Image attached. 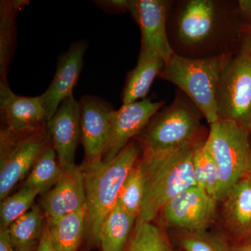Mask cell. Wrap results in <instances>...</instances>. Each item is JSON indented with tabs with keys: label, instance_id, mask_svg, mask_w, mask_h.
Segmentation results:
<instances>
[{
	"label": "cell",
	"instance_id": "6da1fadb",
	"mask_svg": "<svg viewBox=\"0 0 251 251\" xmlns=\"http://www.w3.org/2000/svg\"><path fill=\"white\" fill-rule=\"evenodd\" d=\"M244 27L237 1H172L168 34L177 55L189 58L232 55L240 49Z\"/></svg>",
	"mask_w": 251,
	"mask_h": 251
},
{
	"label": "cell",
	"instance_id": "7a4b0ae2",
	"mask_svg": "<svg viewBox=\"0 0 251 251\" xmlns=\"http://www.w3.org/2000/svg\"><path fill=\"white\" fill-rule=\"evenodd\" d=\"M141 153L135 138L110 161H84L81 165L86 194L84 238L90 244L99 246L102 226L116 205L122 186Z\"/></svg>",
	"mask_w": 251,
	"mask_h": 251
},
{
	"label": "cell",
	"instance_id": "3957f363",
	"mask_svg": "<svg viewBox=\"0 0 251 251\" xmlns=\"http://www.w3.org/2000/svg\"><path fill=\"white\" fill-rule=\"evenodd\" d=\"M198 145L161 152H142L137 164L143 177L144 196L138 219L152 222L173 198L197 186L193 158Z\"/></svg>",
	"mask_w": 251,
	"mask_h": 251
},
{
	"label": "cell",
	"instance_id": "277c9868",
	"mask_svg": "<svg viewBox=\"0 0 251 251\" xmlns=\"http://www.w3.org/2000/svg\"><path fill=\"white\" fill-rule=\"evenodd\" d=\"M202 114L178 90L173 103L155 114L136 139L143 153L170 151L198 145L207 139Z\"/></svg>",
	"mask_w": 251,
	"mask_h": 251
},
{
	"label": "cell",
	"instance_id": "5b68a950",
	"mask_svg": "<svg viewBox=\"0 0 251 251\" xmlns=\"http://www.w3.org/2000/svg\"><path fill=\"white\" fill-rule=\"evenodd\" d=\"M230 56L189 58L174 54L165 62L158 77L176 85L211 125L219 120L216 92L221 74Z\"/></svg>",
	"mask_w": 251,
	"mask_h": 251
},
{
	"label": "cell",
	"instance_id": "8992f818",
	"mask_svg": "<svg viewBox=\"0 0 251 251\" xmlns=\"http://www.w3.org/2000/svg\"><path fill=\"white\" fill-rule=\"evenodd\" d=\"M251 130L229 120L210 125L206 142L219 173L217 202L251 173Z\"/></svg>",
	"mask_w": 251,
	"mask_h": 251
},
{
	"label": "cell",
	"instance_id": "52a82bcc",
	"mask_svg": "<svg viewBox=\"0 0 251 251\" xmlns=\"http://www.w3.org/2000/svg\"><path fill=\"white\" fill-rule=\"evenodd\" d=\"M219 120L239 124L251 131V56L239 50L227 59L216 92Z\"/></svg>",
	"mask_w": 251,
	"mask_h": 251
},
{
	"label": "cell",
	"instance_id": "ba28073f",
	"mask_svg": "<svg viewBox=\"0 0 251 251\" xmlns=\"http://www.w3.org/2000/svg\"><path fill=\"white\" fill-rule=\"evenodd\" d=\"M51 144L46 125L34 133L0 132V200L4 201L24 179L44 149Z\"/></svg>",
	"mask_w": 251,
	"mask_h": 251
},
{
	"label": "cell",
	"instance_id": "9c48e42d",
	"mask_svg": "<svg viewBox=\"0 0 251 251\" xmlns=\"http://www.w3.org/2000/svg\"><path fill=\"white\" fill-rule=\"evenodd\" d=\"M217 202L198 186L185 190L162 209L161 221L166 227L181 231L207 229L215 217Z\"/></svg>",
	"mask_w": 251,
	"mask_h": 251
},
{
	"label": "cell",
	"instance_id": "30bf717a",
	"mask_svg": "<svg viewBox=\"0 0 251 251\" xmlns=\"http://www.w3.org/2000/svg\"><path fill=\"white\" fill-rule=\"evenodd\" d=\"M163 101L145 99L134 103L123 104L111 115L110 137L102 161L115 158L133 140L141 134L153 115L164 105Z\"/></svg>",
	"mask_w": 251,
	"mask_h": 251
},
{
	"label": "cell",
	"instance_id": "8fae6325",
	"mask_svg": "<svg viewBox=\"0 0 251 251\" xmlns=\"http://www.w3.org/2000/svg\"><path fill=\"white\" fill-rule=\"evenodd\" d=\"M172 1L132 0L129 12L141 32V49L151 51L167 62L174 54L168 34Z\"/></svg>",
	"mask_w": 251,
	"mask_h": 251
},
{
	"label": "cell",
	"instance_id": "7c38bea8",
	"mask_svg": "<svg viewBox=\"0 0 251 251\" xmlns=\"http://www.w3.org/2000/svg\"><path fill=\"white\" fill-rule=\"evenodd\" d=\"M81 140L86 162L101 161L108 143L114 109L99 97L85 95L80 99Z\"/></svg>",
	"mask_w": 251,
	"mask_h": 251
},
{
	"label": "cell",
	"instance_id": "4fadbf2b",
	"mask_svg": "<svg viewBox=\"0 0 251 251\" xmlns=\"http://www.w3.org/2000/svg\"><path fill=\"white\" fill-rule=\"evenodd\" d=\"M46 127L63 171L74 168L81 132L80 104L74 95L61 103Z\"/></svg>",
	"mask_w": 251,
	"mask_h": 251
},
{
	"label": "cell",
	"instance_id": "5bb4252c",
	"mask_svg": "<svg viewBox=\"0 0 251 251\" xmlns=\"http://www.w3.org/2000/svg\"><path fill=\"white\" fill-rule=\"evenodd\" d=\"M0 112L1 129L16 135L34 133L48 121L40 97L18 96L9 85H0Z\"/></svg>",
	"mask_w": 251,
	"mask_h": 251
},
{
	"label": "cell",
	"instance_id": "9a60e30c",
	"mask_svg": "<svg viewBox=\"0 0 251 251\" xmlns=\"http://www.w3.org/2000/svg\"><path fill=\"white\" fill-rule=\"evenodd\" d=\"M87 49V41H75L59 57L52 82L47 90L39 96L48 121L53 117L61 103L73 95L82 72L84 54Z\"/></svg>",
	"mask_w": 251,
	"mask_h": 251
},
{
	"label": "cell",
	"instance_id": "2e32d148",
	"mask_svg": "<svg viewBox=\"0 0 251 251\" xmlns=\"http://www.w3.org/2000/svg\"><path fill=\"white\" fill-rule=\"evenodd\" d=\"M85 179L81 166L63 171L53 187L43 195L41 207L46 220L58 219L85 207Z\"/></svg>",
	"mask_w": 251,
	"mask_h": 251
},
{
	"label": "cell",
	"instance_id": "e0dca14e",
	"mask_svg": "<svg viewBox=\"0 0 251 251\" xmlns=\"http://www.w3.org/2000/svg\"><path fill=\"white\" fill-rule=\"evenodd\" d=\"M222 202L223 220L229 234L239 246L251 242V180H240Z\"/></svg>",
	"mask_w": 251,
	"mask_h": 251
},
{
	"label": "cell",
	"instance_id": "ac0fdd59",
	"mask_svg": "<svg viewBox=\"0 0 251 251\" xmlns=\"http://www.w3.org/2000/svg\"><path fill=\"white\" fill-rule=\"evenodd\" d=\"M165 60L151 51L140 50L138 62L128 74L122 92L123 104L146 99L153 81L159 76Z\"/></svg>",
	"mask_w": 251,
	"mask_h": 251
},
{
	"label": "cell",
	"instance_id": "d6986e66",
	"mask_svg": "<svg viewBox=\"0 0 251 251\" xmlns=\"http://www.w3.org/2000/svg\"><path fill=\"white\" fill-rule=\"evenodd\" d=\"M46 226L44 211L39 204L14 221L8 227L7 235L14 251H35Z\"/></svg>",
	"mask_w": 251,
	"mask_h": 251
},
{
	"label": "cell",
	"instance_id": "ffe728a7",
	"mask_svg": "<svg viewBox=\"0 0 251 251\" xmlns=\"http://www.w3.org/2000/svg\"><path fill=\"white\" fill-rule=\"evenodd\" d=\"M54 251H77L85 235V206L58 219L46 220Z\"/></svg>",
	"mask_w": 251,
	"mask_h": 251
},
{
	"label": "cell",
	"instance_id": "44dd1931",
	"mask_svg": "<svg viewBox=\"0 0 251 251\" xmlns=\"http://www.w3.org/2000/svg\"><path fill=\"white\" fill-rule=\"evenodd\" d=\"M137 219L117 202L102 226L100 250L126 251Z\"/></svg>",
	"mask_w": 251,
	"mask_h": 251
},
{
	"label": "cell",
	"instance_id": "7402d4cb",
	"mask_svg": "<svg viewBox=\"0 0 251 251\" xmlns=\"http://www.w3.org/2000/svg\"><path fill=\"white\" fill-rule=\"evenodd\" d=\"M27 2L4 0L0 3V85H9L8 71L16 45V15Z\"/></svg>",
	"mask_w": 251,
	"mask_h": 251
},
{
	"label": "cell",
	"instance_id": "603a6c76",
	"mask_svg": "<svg viewBox=\"0 0 251 251\" xmlns=\"http://www.w3.org/2000/svg\"><path fill=\"white\" fill-rule=\"evenodd\" d=\"M62 173L57 153L51 143L36 160L23 186L33 188L43 196L53 187Z\"/></svg>",
	"mask_w": 251,
	"mask_h": 251
},
{
	"label": "cell",
	"instance_id": "cb8c5ba5",
	"mask_svg": "<svg viewBox=\"0 0 251 251\" xmlns=\"http://www.w3.org/2000/svg\"><path fill=\"white\" fill-rule=\"evenodd\" d=\"M126 251H174L166 233L152 222L137 219Z\"/></svg>",
	"mask_w": 251,
	"mask_h": 251
},
{
	"label": "cell",
	"instance_id": "d4e9b609",
	"mask_svg": "<svg viewBox=\"0 0 251 251\" xmlns=\"http://www.w3.org/2000/svg\"><path fill=\"white\" fill-rule=\"evenodd\" d=\"M193 166L196 184L216 201L219 173L206 140L199 144L195 150Z\"/></svg>",
	"mask_w": 251,
	"mask_h": 251
},
{
	"label": "cell",
	"instance_id": "484cf974",
	"mask_svg": "<svg viewBox=\"0 0 251 251\" xmlns=\"http://www.w3.org/2000/svg\"><path fill=\"white\" fill-rule=\"evenodd\" d=\"M39 193L35 190L23 186L14 194L1 201L0 208V228H6L14 221L30 210Z\"/></svg>",
	"mask_w": 251,
	"mask_h": 251
},
{
	"label": "cell",
	"instance_id": "4316f807",
	"mask_svg": "<svg viewBox=\"0 0 251 251\" xmlns=\"http://www.w3.org/2000/svg\"><path fill=\"white\" fill-rule=\"evenodd\" d=\"M143 196V177L139 167L136 163L125 180L117 202L126 211L138 219L141 211Z\"/></svg>",
	"mask_w": 251,
	"mask_h": 251
},
{
	"label": "cell",
	"instance_id": "83f0119b",
	"mask_svg": "<svg viewBox=\"0 0 251 251\" xmlns=\"http://www.w3.org/2000/svg\"><path fill=\"white\" fill-rule=\"evenodd\" d=\"M179 244L185 251H232L226 239L207 229L181 231Z\"/></svg>",
	"mask_w": 251,
	"mask_h": 251
},
{
	"label": "cell",
	"instance_id": "f1b7e54d",
	"mask_svg": "<svg viewBox=\"0 0 251 251\" xmlns=\"http://www.w3.org/2000/svg\"><path fill=\"white\" fill-rule=\"evenodd\" d=\"M98 4L103 9L111 10L115 12H126V11H129L130 1H127V0L99 1Z\"/></svg>",
	"mask_w": 251,
	"mask_h": 251
},
{
	"label": "cell",
	"instance_id": "f546056e",
	"mask_svg": "<svg viewBox=\"0 0 251 251\" xmlns=\"http://www.w3.org/2000/svg\"><path fill=\"white\" fill-rule=\"evenodd\" d=\"M237 9L244 27L251 24V0H238Z\"/></svg>",
	"mask_w": 251,
	"mask_h": 251
},
{
	"label": "cell",
	"instance_id": "4dcf8cb0",
	"mask_svg": "<svg viewBox=\"0 0 251 251\" xmlns=\"http://www.w3.org/2000/svg\"><path fill=\"white\" fill-rule=\"evenodd\" d=\"M239 50L251 56V24L243 29Z\"/></svg>",
	"mask_w": 251,
	"mask_h": 251
},
{
	"label": "cell",
	"instance_id": "1f68e13d",
	"mask_svg": "<svg viewBox=\"0 0 251 251\" xmlns=\"http://www.w3.org/2000/svg\"><path fill=\"white\" fill-rule=\"evenodd\" d=\"M35 251H54L52 242H51L50 237L49 229H48L46 224L41 242Z\"/></svg>",
	"mask_w": 251,
	"mask_h": 251
},
{
	"label": "cell",
	"instance_id": "d6a6232c",
	"mask_svg": "<svg viewBox=\"0 0 251 251\" xmlns=\"http://www.w3.org/2000/svg\"><path fill=\"white\" fill-rule=\"evenodd\" d=\"M0 251H14L8 239L6 228H0Z\"/></svg>",
	"mask_w": 251,
	"mask_h": 251
},
{
	"label": "cell",
	"instance_id": "836d02e7",
	"mask_svg": "<svg viewBox=\"0 0 251 251\" xmlns=\"http://www.w3.org/2000/svg\"><path fill=\"white\" fill-rule=\"evenodd\" d=\"M236 248L242 251H251V242L247 243L244 245L238 246Z\"/></svg>",
	"mask_w": 251,
	"mask_h": 251
},
{
	"label": "cell",
	"instance_id": "e575fe53",
	"mask_svg": "<svg viewBox=\"0 0 251 251\" xmlns=\"http://www.w3.org/2000/svg\"><path fill=\"white\" fill-rule=\"evenodd\" d=\"M242 251L239 250V249H238L237 248H234V249H233V251Z\"/></svg>",
	"mask_w": 251,
	"mask_h": 251
},
{
	"label": "cell",
	"instance_id": "d590c367",
	"mask_svg": "<svg viewBox=\"0 0 251 251\" xmlns=\"http://www.w3.org/2000/svg\"><path fill=\"white\" fill-rule=\"evenodd\" d=\"M248 177H249V179H250L251 180V173H250V174L248 175Z\"/></svg>",
	"mask_w": 251,
	"mask_h": 251
}]
</instances>
